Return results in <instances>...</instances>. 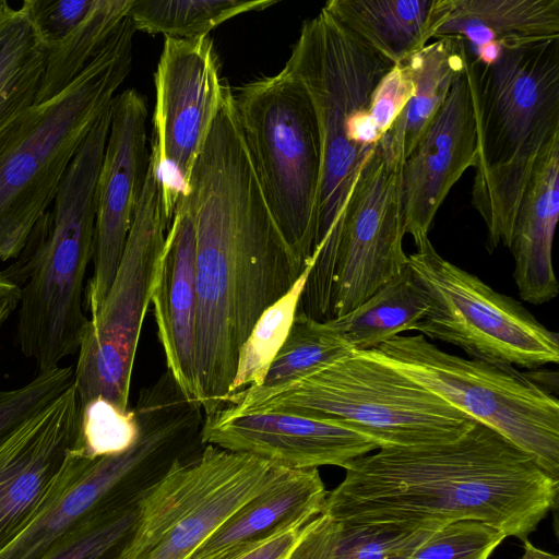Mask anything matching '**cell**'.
Wrapping results in <instances>:
<instances>
[{"mask_svg":"<svg viewBox=\"0 0 559 559\" xmlns=\"http://www.w3.org/2000/svg\"><path fill=\"white\" fill-rule=\"evenodd\" d=\"M178 206L194 228L197 400L207 416L225 405L253 325L305 269L266 204L229 86Z\"/></svg>","mask_w":559,"mask_h":559,"instance_id":"6da1fadb","label":"cell"},{"mask_svg":"<svg viewBox=\"0 0 559 559\" xmlns=\"http://www.w3.org/2000/svg\"><path fill=\"white\" fill-rule=\"evenodd\" d=\"M321 514L343 524L478 521L528 539L556 506L559 479L491 428L456 440L380 448L346 465Z\"/></svg>","mask_w":559,"mask_h":559,"instance_id":"7a4b0ae2","label":"cell"},{"mask_svg":"<svg viewBox=\"0 0 559 559\" xmlns=\"http://www.w3.org/2000/svg\"><path fill=\"white\" fill-rule=\"evenodd\" d=\"M466 70L477 133L471 200L492 252L510 247L533 171L559 140V37L506 45L491 66L469 56Z\"/></svg>","mask_w":559,"mask_h":559,"instance_id":"3957f363","label":"cell"},{"mask_svg":"<svg viewBox=\"0 0 559 559\" xmlns=\"http://www.w3.org/2000/svg\"><path fill=\"white\" fill-rule=\"evenodd\" d=\"M111 106L71 160L53 200L35 224L16 261L2 273L20 287L15 342L37 372L78 354L90 318L84 280L93 260L96 186Z\"/></svg>","mask_w":559,"mask_h":559,"instance_id":"277c9868","label":"cell"},{"mask_svg":"<svg viewBox=\"0 0 559 559\" xmlns=\"http://www.w3.org/2000/svg\"><path fill=\"white\" fill-rule=\"evenodd\" d=\"M134 33L127 16L61 93L0 133V261L20 254L82 142L111 106L131 69Z\"/></svg>","mask_w":559,"mask_h":559,"instance_id":"5b68a950","label":"cell"},{"mask_svg":"<svg viewBox=\"0 0 559 559\" xmlns=\"http://www.w3.org/2000/svg\"><path fill=\"white\" fill-rule=\"evenodd\" d=\"M392 67L324 8L304 22L284 69L305 87L317 117L321 146L318 258L307 278L316 295H329L344 210L371 150L352 141L355 117L368 110L372 92Z\"/></svg>","mask_w":559,"mask_h":559,"instance_id":"8992f818","label":"cell"},{"mask_svg":"<svg viewBox=\"0 0 559 559\" xmlns=\"http://www.w3.org/2000/svg\"><path fill=\"white\" fill-rule=\"evenodd\" d=\"M224 415L287 412L341 419L380 448L456 440L476 421L391 366L362 352Z\"/></svg>","mask_w":559,"mask_h":559,"instance_id":"52a82bcc","label":"cell"},{"mask_svg":"<svg viewBox=\"0 0 559 559\" xmlns=\"http://www.w3.org/2000/svg\"><path fill=\"white\" fill-rule=\"evenodd\" d=\"M270 212L296 259L310 261L318 233L320 135L311 100L284 68L233 93Z\"/></svg>","mask_w":559,"mask_h":559,"instance_id":"ba28073f","label":"cell"},{"mask_svg":"<svg viewBox=\"0 0 559 559\" xmlns=\"http://www.w3.org/2000/svg\"><path fill=\"white\" fill-rule=\"evenodd\" d=\"M362 353L497 431L559 479V402L528 376L445 353L424 335L395 336Z\"/></svg>","mask_w":559,"mask_h":559,"instance_id":"9c48e42d","label":"cell"},{"mask_svg":"<svg viewBox=\"0 0 559 559\" xmlns=\"http://www.w3.org/2000/svg\"><path fill=\"white\" fill-rule=\"evenodd\" d=\"M287 469L205 444L174 463L140 500L133 532L118 559H187Z\"/></svg>","mask_w":559,"mask_h":559,"instance_id":"30bf717a","label":"cell"},{"mask_svg":"<svg viewBox=\"0 0 559 559\" xmlns=\"http://www.w3.org/2000/svg\"><path fill=\"white\" fill-rule=\"evenodd\" d=\"M169 226L160 185L150 162L115 277L102 306L91 316L78 352L74 386L81 407L102 397L129 409L140 332Z\"/></svg>","mask_w":559,"mask_h":559,"instance_id":"8fae6325","label":"cell"},{"mask_svg":"<svg viewBox=\"0 0 559 559\" xmlns=\"http://www.w3.org/2000/svg\"><path fill=\"white\" fill-rule=\"evenodd\" d=\"M415 245L408 266L429 302L415 330L502 367L533 369L559 361L558 334L520 301L445 260L429 237Z\"/></svg>","mask_w":559,"mask_h":559,"instance_id":"7c38bea8","label":"cell"},{"mask_svg":"<svg viewBox=\"0 0 559 559\" xmlns=\"http://www.w3.org/2000/svg\"><path fill=\"white\" fill-rule=\"evenodd\" d=\"M140 433L127 451L94 459L85 471L3 550L0 559H40L95 510L135 504L192 450L186 420L173 408L144 403L135 408Z\"/></svg>","mask_w":559,"mask_h":559,"instance_id":"4fadbf2b","label":"cell"},{"mask_svg":"<svg viewBox=\"0 0 559 559\" xmlns=\"http://www.w3.org/2000/svg\"><path fill=\"white\" fill-rule=\"evenodd\" d=\"M154 83V142L150 162L171 223L228 85L219 75L218 58L209 37H166Z\"/></svg>","mask_w":559,"mask_h":559,"instance_id":"5bb4252c","label":"cell"},{"mask_svg":"<svg viewBox=\"0 0 559 559\" xmlns=\"http://www.w3.org/2000/svg\"><path fill=\"white\" fill-rule=\"evenodd\" d=\"M401 165L379 142L359 170L342 218L328 320L358 307L408 264Z\"/></svg>","mask_w":559,"mask_h":559,"instance_id":"9a60e30c","label":"cell"},{"mask_svg":"<svg viewBox=\"0 0 559 559\" xmlns=\"http://www.w3.org/2000/svg\"><path fill=\"white\" fill-rule=\"evenodd\" d=\"M94 460L81 443V404L73 385L0 444V551Z\"/></svg>","mask_w":559,"mask_h":559,"instance_id":"2e32d148","label":"cell"},{"mask_svg":"<svg viewBox=\"0 0 559 559\" xmlns=\"http://www.w3.org/2000/svg\"><path fill=\"white\" fill-rule=\"evenodd\" d=\"M146 103L139 92L130 88L115 96L96 186L94 271L83 297L84 310L91 316L110 288L146 180Z\"/></svg>","mask_w":559,"mask_h":559,"instance_id":"e0dca14e","label":"cell"},{"mask_svg":"<svg viewBox=\"0 0 559 559\" xmlns=\"http://www.w3.org/2000/svg\"><path fill=\"white\" fill-rule=\"evenodd\" d=\"M201 442L289 469L345 468L379 449L371 438L341 419L287 412L229 416L216 411L203 418Z\"/></svg>","mask_w":559,"mask_h":559,"instance_id":"ac0fdd59","label":"cell"},{"mask_svg":"<svg viewBox=\"0 0 559 559\" xmlns=\"http://www.w3.org/2000/svg\"><path fill=\"white\" fill-rule=\"evenodd\" d=\"M476 155L473 92L465 69L401 165L404 230L415 243L428 237L441 204L463 174L474 167Z\"/></svg>","mask_w":559,"mask_h":559,"instance_id":"d6986e66","label":"cell"},{"mask_svg":"<svg viewBox=\"0 0 559 559\" xmlns=\"http://www.w3.org/2000/svg\"><path fill=\"white\" fill-rule=\"evenodd\" d=\"M151 302L167 370L181 392L197 400L195 241L192 219L181 206L167 231Z\"/></svg>","mask_w":559,"mask_h":559,"instance_id":"ffe728a7","label":"cell"},{"mask_svg":"<svg viewBox=\"0 0 559 559\" xmlns=\"http://www.w3.org/2000/svg\"><path fill=\"white\" fill-rule=\"evenodd\" d=\"M132 0H24L46 50L35 105L61 93L128 16Z\"/></svg>","mask_w":559,"mask_h":559,"instance_id":"44dd1931","label":"cell"},{"mask_svg":"<svg viewBox=\"0 0 559 559\" xmlns=\"http://www.w3.org/2000/svg\"><path fill=\"white\" fill-rule=\"evenodd\" d=\"M326 493L318 468L287 469L187 559H235L285 527L310 522L321 513Z\"/></svg>","mask_w":559,"mask_h":559,"instance_id":"7402d4cb","label":"cell"},{"mask_svg":"<svg viewBox=\"0 0 559 559\" xmlns=\"http://www.w3.org/2000/svg\"><path fill=\"white\" fill-rule=\"evenodd\" d=\"M559 215V140L538 162L522 197L509 249L520 297L542 305L559 290L552 265V241Z\"/></svg>","mask_w":559,"mask_h":559,"instance_id":"603a6c76","label":"cell"},{"mask_svg":"<svg viewBox=\"0 0 559 559\" xmlns=\"http://www.w3.org/2000/svg\"><path fill=\"white\" fill-rule=\"evenodd\" d=\"M476 48L489 41L527 44L559 37V0H441L433 37Z\"/></svg>","mask_w":559,"mask_h":559,"instance_id":"cb8c5ba5","label":"cell"},{"mask_svg":"<svg viewBox=\"0 0 559 559\" xmlns=\"http://www.w3.org/2000/svg\"><path fill=\"white\" fill-rule=\"evenodd\" d=\"M323 8L394 66L433 38L440 0H330Z\"/></svg>","mask_w":559,"mask_h":559,"instance_id":"d4e9b609","label":"cell"},{"mask_svg":"<svg viewBox=\"0 0 559 559\" xmlns=\"http://www.w3.org/2000/svg\"><path fill=\"white\" fill-rule=\"evenodd\" d=\"M469 53L457 37H439L403 62L408 67L415 93L380 142L391 157L403 163L435 114L445 100L452 84L465 72Z\"/></svg>","mask_w":559,"mask_h":559,"instance_id":"484cf974","label":"cell"},{"mask_svg":"<svg viewBox=\"0 0 559 559\" xmlns=\"http://www.w3.org/2000/svg\"><path fill=\"white\" fill-rule=\"evenodd\" d=\"M428 309V298L407 264L358 307L328 321L355 352H367L415 330Z\"/></svg>","mask_w":559,"mask_h":559,"instance_id":"4316f807","label":"cell"},{"mask_svg":"<svg viewBox=\"0 0 559 559\" xmlns=\"http://www.w3.org/2000/svg\"><path fill=\"white\" fill-rule=\"evenodd\" d=\"M354 353L328 320H317L297 311L263 383L230 394L225 405L233 408L247 406Z\"/></svg>","mask_w":559,"mask_h":559,"instance_id":"83f0119b","label":"cell"},{"mask_svg":"<svg viewBox=\"0 0 559 559\" xmlns=\"http://www.w3.org/2000/svg\"><path fill=\"white\" fill-rule=\"evenodd\" d=\"M46 50L26 9L0 0V133L35 105Z\"/></svg>","mask_w":559,"mask_h":559,"instance_id":"f1b7e54d","label":"cell"},{"mask_svg":"<svg viewBox=\"0 0 559 559\" xmlns=\"http://www.w3.org/2000/svg\"><path fill=\"white\" fill-rule=\"evenodd\" d=\"M274 0H132L128 17L135 31L198 39L239 14L261 11Z\"/></svg>","mask_w":559,"mask_h":559,"instance_id":"f546056e","label":"cell"},{"mask_svg":"<svg viewBox=\"0 0 559 559\" xmlns=\"http://www.w3.org/2000/svg\"><path fill=\"white\" fill-rule=\"evenodd\" d=\"M317 258L318 252H313L310 261L289 290L265 309L253 325L239 352L230 394L263 383L274 357L290 331L308 275Z\"/></svg>","mask_w":559,"mask_h":559,"instance_id":"4dcf8cb0","label":"cell"},{"mask_svg":"<svg viewBox=\"0 0 559 559\" xmlns=\"http://www.w3.org/2000/svg\"><path fill=\"white\" fill-rule=\"evenodd\" d=\"M331 521V559H409L442 526L438 523L343 524Z\"/></svg>","mask_w":559,"mask_h":559,"instance_id":"1f68e13d","label":"cell"},{"mask_svg":"<svg viewBox=\"0 0 559 559\" xmlns=\"http://www.w3.org/2000/svg\"><path fill=\"white\" fill-rule=\"evenodd\" d=\"M135 504H109L91 513L40 559H118L133 532Z\"/></svg>","mask_w":559,"mask_h":559,"instance_id":"d6a6232c","label":"cell"},{"mask_svg":"<svg viewBox=\"0 0 559 559\" xmlns=\"http://www.w3.org/2000/svg\"><path fill=\"white\" fill-rule=\"evenodd\" d=\"M74 383V369L37 372L22 386L0 390V444L47 411Z\"/></svg>","mask_w":559,"mask_h":559,"instance_id":"836d02e7","label":"cell"},{"mask_svg":"<svg viewBox=\"0 0 559 559\" xmlns=\"http://www.w3.org/2000/svg\"><path fill=\"white\" fill-rule=\"evenodd\" d=\"M139 433L133 408L123 411L102 397L81 407V442L91 457L120 454L134 444Z\"/></svg>","mask_w":559,"mask_h":559,"instance_id":"e575fe53","label":"cell"},{"mask_svg":"<svg viewBox=\"0 0 559 559\" xmlns=\"http://www.w3.org/2000/svg\"><path fill=\"white\" fill-rule=\"evenodd\" d=\"M507 536L478 521H456L440 526L409 559H488Z\"/></svg>","mask_w":559,"mask_h":559,"instance_id":"d590c367","label":"cell"},{"mask_svg":"<svg viewBox=\"0 0 559 559\" xmlns=\"http://www.w3.org/2000/svg\"><path fill=\"white\" fill-rule=\"evenodd\" d=\"M415 93V83L408 67L392 66L374 87L367 117L381 135H385Z\"/></svg>","mask_w":559,"mask_h":559,"instance_id":"8d00e7d4","label":"cell"},{"mask_svg":"<svg viewBox=\"0 0 559 559\" xmlns=\"http://www.w3.org/2000/svg\"><path fill=\"white\" fill-rule=\"evenodd\" d=\"M306 524L285 527L235 559H285L298 543Z\"/></svg>","mask_w":559,"mask_h":559,"instance_id":"74e56055","label":"cell"},{"mask_svg":"<svg viewBox=\"0 0 559 559\" xmlns=\"http://www.w3.org/2000/svg\"><path fill=\"white\" fill-rule=\"evenodd\" d=\"M21 298L20 287L0 270V328L17 309Z\"/></svg>","mask_w":559,"mask_h":559,"instance_id":"f35d334b","label":"cell"},{"mask_svg":"<svg viewBox=\"0 0 559 559\" xmlns=\"http://www.w3.org/2000/svg\"><path fill=\"white\" fill-rule=\"evenodd\" d=\"M502 50V43L489 41L476 48L475 59L483 66H491L500 58Z\"/></svg>","mask_w":559,"mask_h":559,"instance_id":"ab89813d","label":"cell"},{"mask_svg":"<svg viewBox=\"0 0 559 559\" xmlns=\"http://www.w3.org/2000/svg\"><path fill=\"white\" fill-rule=\"evenodd\" d=\"M523 549L521 559H559L557 555L536 547L528 539L523 542Z\"/></svg>","mask_w":559,"mask_h":559,"instance_id":"60d3db41","label":"cell"}]
</instances>
